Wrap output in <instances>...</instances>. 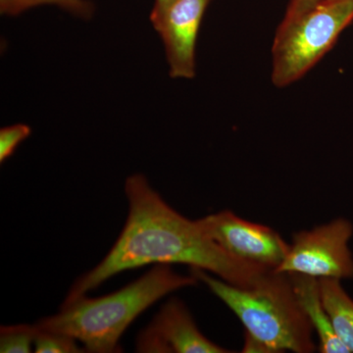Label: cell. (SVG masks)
<instances>
[{
  "instance_id": "7c38bea8",
  "label": "cell",
  "mask_w": 353,
  "mask_h": 353,
  "mask_svg": "<svg viewBox=\"0 0 353 353\" xmlns=\"http://www.w3.org/2000/svg\"><path fill=\"white\" fill-rule=\"evenodd\" d=\"M39 328L37 325H11L0 328V352L30 353Z\"/></svg>"
},
{
  "instance_id": "52a82bcc",
  "label": "cell",
  "mask_w": 353,
  "mask_h": 353,
  "mask_svg": "<svg viewBox=\"0 0 353 353\" xmlns=\"http://www.w3.org/2000/svg\"><path fill=\"white\" fill-rule=\"evenodd\" d=\"M212 0H174L150 20L164 43L172 78L196 75V46L204 13Z\"/></svg>"
},
{
  "instance_id": "9a60e30c",
  "label": "cell",
  "mask_w": 353,
  "mask_h": 353,
  "mask_svg": "<svg viewBox=\"0 0 353 353\" xmlns=\"http://www.w3.org/2000/svg\"><path fill=\"white\" fill-rule=\"evenodd\" d=\"M241 352L245 353H273L270 348L263 345L261 341L255 340L250 334H245V345Z\"/></svg>"
},
{
  "instance_id": "5b68a950",
  "label": "cell",
  "mask_w": 353,
  "mask_h": 353,
  "mask_svg": "<svg viewBox=\"0 0 353 353\" xmlns=\"http://www.w3.org/2000/svg\"><path fill=\"white\" fill-rule=\"evenodd\" d=\"M352 234V224L345 218L297 232L292 234L289 252L275 272L319 280L352 279L353 256L348 248Z\"/></svg>"
},
{
  "instance_id": "e0dca14e",
  "label": "cell",
  "mask_w": 353,
  "mask_h": 353,
  "mask_svg": "<svg viewBox=\"0 0 353 353\" xmlns=\"http://www.w3.org/2000/svg\"><path fill=\"white\" fill-rule=\"evenodd\" d=\"M173 1L174 0H154V6H153L152 13L159 12Z\"/></svg>"
},
{
  "instance_id": "8fae6325",
  "label": "cell",
  "mask_w": 353,
  "mask_h": 353,
  "mask_svg": "<svg viewBox=\"0 0 353 353\" xmlns=\"http://www.w3.org/2000/svg\"><path fill=\"white\" fill-rule=\"evenodd\" d=\"M59 6L79 17L88 18L94 12V6L88 0H0V10L6 15H18L32 7L46 6Z\"/></svg>"
},
{
  "instance_id": "4fadbf2b",
  "label": "cell",
  "mask_w": 353,
  "mask_h": 353,
  "mask_svg": "<svg viewBox=\"0 0 353 353\" xmlns=\"http://www.w3.org/2000/svg\"><path fill=\"white\" fill-rule=\"evenodd\" d=\"M37 325V324H36ZM38 326V325H37ZM39 328L34 350L37 353H82L85 348L79 341L67 334Z\"/></svg>"
},
{
  "instance_id": "9c48e42d",
  "label": "cell",
  "mask_w": 353,
  "mask_h": 353,
  "mask_svg": "<svg viewBox=\"0 0 353 353\" xmlns=\"http://www.w3.org/2000/svg\"><path fill=\"white\" fill-rule=\"evenodd\" d=\"M301 308L319 339L321 353H350L334 331L321 296L319 279L301 274L288 273Z\"/></svg>"
},
{
  "instance_id": "7a4b0ae2",
  "label": "cell",
  "mask_w": 353,
  "mask_h": 353,
  "mask_svg": "<svg viewBox=\"0 0 353 353\" xmlns=\"http://www.w3.org/2000/svg\"><path fill=\"white\" fill-rule=\"evenodd\" d=\"M192 273H176L169 264H157L138 280L117 292L99 297H79L61 304L59 312L44 317L41 329L67 334L83 343L85 352H123L120 340L125 331L146 309L176 290L196 287Z\"/></svg>"
},
{
  "instance_id": "2e32d148",
  "label": "cell",
  "mask_w": 353,
  "mask_h": 353,
  "mask_svg": "<svg viewBox=\"0 0 353 353\" xmlns=\"http://www.w3.org/2000/svg\"><path fill=\"white\" fill-rule=\"evenodd\" d=\"M317 1L319 0H290L285 17H292V16L303 12Z\"/></svg>"
},
{
  "instance_id": "30bf717a",
  "label": "cell",
  "mask_w": 353,
  "mask_h": 353,
  "mask_svg": "<svg viewBox=\"0 0 353 353\" xmlns=\"http://www.w3.org/2000/svg\"><path fill=\"white\" fill-rule=\"evenodd\" d=\"M321 296L341 343L353 353V299L336 279H320Z\"/></svg>"
},
{
  "instance_id": "8992f818",
  "label": "cell",
  "mask_w": 353,
  "mask_h": 353,
  "mask_svg": "<svg viewBox=\"0 0 353 353\" xmlns=\"http://www.w3.org/2000/svg\"><path fill=\"white\" fill-rule=\"evenodd\" d=\"M199 226L230 256L252 266L277 270L290 243L275 230L243 219L230 210L197 219Z\"/></svg>"
},
{
  "instance_id": "277c9868",
  "label": "cell",
  "mask_w": 353,
  "mask_h": 353,
  "mask_svg": "<svg viewBox=\"0 0 353 353\" xmlns=\"http://www.w3.org/2000/svg\"><path fill=\"white\" fill-rule=\"evenodd\" d=\"M353 21V0H319L303 12L284 17L272 46V83L296 82L336 43Z\"/></svg>"
},
{
  "instance_id": "ba28073f",
  "label": "cell",
  "mask_w": 353,
  "mask_h": 353,
  "mask_svg": "<svg viewBox=\"0 0 353 353\" xmlns=\"http://www.w3.org/2000/svg\"><path fill=\"white\" fill-rule=\"evenodd\" d=\"M139 353H228L227 348L208 340L197 328L185 303L172 297L161 306L152 322L139 332Z\"/></svg>"
},
{
  "instance_id": "6da1fadb",
  "label": "cell",
  "mask_w": 353,
  "mask_h": 353,
  "mask_svg": "<svg viewBox=\"0 0 353 353\" xmlns=\"http://www.w3.org/2000/svg\"><path fill=\"white\" fill-rule=\"evenodd\" d=\"M129 213L110 252L77 279L63 303L69 304L122 272L148 264L189 265L238 287H250L272 270L233 259L204 233L197 220L172 208L141 174L125 183Z\"/></svg>"
},
{
  "instance_id": "3957f363",
  "label": "cell",
  "mask_w": 353,
  "mask_h": 353,
  "mask_svg": "<svg viewBox=\"0 0 353 353\" xmlns=\"http://www.w3.org/2000/svg\"><path fill=\"white\" fill-rule=\"evenodd\" d=\"M190 273L231 309L245 333L273 353L317 350L309 323L288 273L269 271L250 287H238L201 269Z\"/></svg>"
},
{
  "instance_id": "5bb4252c",
  "label": "cell",
  "mask_w": 353,
  "mask_h": 353,
  "mask_svg": "<svg viewBox=\"0 0 353 353\" xmlns=\"http://www.w3.org/2000/svg\"><path fill=\"white\" fill-rule=\"evenodd\" d=\"M31 128L16 124L0 130V162L3 163L17 150L18 145L31 134Z\"/></svg>"
}]
</instances>
